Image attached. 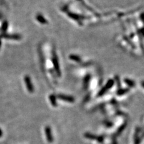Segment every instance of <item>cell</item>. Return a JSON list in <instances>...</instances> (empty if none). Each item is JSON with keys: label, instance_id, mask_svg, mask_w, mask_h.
Segmentation results:
<instances>
[{"label": "cell", "instance_id": "cell-1", "mask_svg": "<svg viewBox=\"0 0 144 144\" xmlns=\"http://www.w3.org/2000/svg\"><path fill=\"white\" fill-rule=\"evenodd\" d=\"M52 62L54 65V67L57 75L58 76H61V70L59 68V61H58V58L57 54H55V52H52Z\"/></svg>", "mask_w": 144, "mask_h": 144}, {"label": "cell", "instance_id": "cell-2", "mask_svg": "<svg viewBox=\"0 0 144 144\" xmlns=\"http://www.w3.org/2000/svg\"><path fill=\"white\" fill-rule=\"evenodd\" d=\"M22 37L21 35L17 34H10L7 33H2L0 35V39L1 38H5L7 40H19L21 39Z\"/></svg>", "mask_w": 144, "mask_h": 144}, {"label": "cell", "instance_id": "cell-3", "mask_svg": "<svg viewBox=\"0 0 144 144\" xmlns=\"http://www.w3.org/2000/svg\"><path fill=\"white\" fill-rule=\"evenodd\" d=\"M24 81L25 83L26 86H27V90H28V92L30 93H34V86H33V84H32L31 79L30 77L28 75L25 76L24 78Z\"/></svg>", "mask_w": 144, "mask_h": 144}, {"label": "cell", "instance_id": "cell-4", "mask_svg": "<svg viewBox=\"0 0 144 144\" xmlns=\"http://www.w3.org/2000/svg\"><path fill=\"white\" fill-rule=\"evenodd\" d=\"M114 80H112V79H110V80H108L107 84H106V85H105V86H104V87L100 91V92L99 93L98 95H99V96H101V95H103V94H105V93H106V92L109 89L111 88L112 87V86L114 85Z\"/></svg>", "mask_w": 144, "mask_h": 144}, {"label": "cell", "instance_id": "cell-5", "mask_svg": "<svg viewBox=\"0 0 144 144\" xmlns=\"http://www.w3.org/2000/svg\"><path fill=\"white\" fill-rule=\"evenodd\" d=\"M57 97L60 100L67 101V102L73 103L74 101V98L70 95H65V94H58L57 95Z\"/></svg>", "mask_w": 144, "mask_h": 144}, {"label": "cell", "instance_id": "cell-6", "mask_svg": "<svg viewBox=\"0 0 144 144\" xmlns=\"http://www.w3.org/2000/svg\"><path fill=\"white\" fill-rule=\"evenodd\" d=\"M45 134H46V136L47 141H48L49 142H50V143H52V142L54 141V137H53L52 135L51 129H50V127L49 126L46 127Z\"/></svg>", "mask_w": 144, "mask_h": 144}, {"label": "cell", "instance_id": "cell-7", "mask_svg": "<svg viewBox=\"0 0 144 144\" xmlns=\"http://www.w3.org/2000/svg\"><path fill=\"white\" fill-rule=\"evenodd\" d=\"M84 136L85 137H87V138L90 139H94V140H97L99 142H103V137H101V136H94V135H91V134L90 133H85L84 135Z\"/></svg>", "mask_w": 144, "mask_h": 144}, {"label": "cell", "instance_id": "cell-8", "mask_svg": "<svg viewBox=\"0 0 144 144\" xmlns=\"http://www.w3.org/2000/svg\"><path fill=\"white\" fill-rule=\"evenodd\" d=\"M67 15L69 16V18L73 19V20H75V21H79L80 20L83 19L84 18H85V17L79 15L78 14H75V13H72V12H68Z\"/></svg>", "mask_w": 144, "mask_h": 144}, {"label": "cell", "instance_id": "cell-9", "mask_svg": "<svg viewBox=\"0 0 144 144\" xmlns=\"http://www.w3.org/2000/svg\"><path fill=\"white\" fill-rule=\"evenodd\" d=\"M36 19H37V21H38V22H40V23L43 25L48 23V21L46 19V18L41 14H37V16H36Z\"/></svg>", "mask_w": 144, "mask_h": 144}, {"label": "cell", "instance_id": "cell-10", "mask_svg": "<svg viewBox=\"0 0 144 144\" xmlns=\"http://www.w3.org/2000/svg\"><path fill=\"white\" fill-rule=\"evenodd\" d=\"M49 100H50V103L54 107H57V97L54 94H50L49 95Z\"/></svg>", "mask_w": 144, "mask_h": 144}, {"label": "cell", "instance_id": "cell-11", "mask_svg": "<svg viewBox=\"0 0 144 144\" xmlns=\"http://www.w3.org/2000/svg\"><path fill=\"white\" fill-rule=\"evenodd\" d=\"M69 58H70L71 60L74 61L76 62H80L81 61V58L79 56L77 55L74 54H72L69 56Z\"/></svg>", "mask_w": 144, "mask_h": 144}, {"label": "cell", "instance_id": "cell-12", "mask_svg": "<svg viewBox=\"0 0 144 144\" xmlns=\"http://www.w3.org/2000/svg\"><path fill=\"white\" fill-rule=\"evenodd\" d=\"M8 23L7 21H4L3 23H2V25H1V31L3 33H5V32L7 31V28H8Z\"/></svg>", "mask_w": 144, "mask_h": 144}, {"label": "cell", "instance_id": "cell-13", "mask_svg": "<svg viewBox=\"0 0 144 144\" xmlns=\"http://www.w3.org/2000/svg\"><path fill=\"white\" fill-rule=\"evenodd\" d=\"M124 82L127 84V85H129V86H130V87H134V86H135V82L133 81V80H131V79H128V78H126V79H124Z\"/></svg>", "mask_w": 144, "mask_h": 144}, {"label": "cell", "instance_id": "cell-14", "mask_svg": "<svg viewBox=\"0 0 144 144\" xmlns=\"http://www.w3.org/2000/svg\"><path fill=\"white\" fill-rule=\"evenodd\" d=\"M128 91H129V89H121V90H119L118 91L117 94L119 95H123V94L127 93Z\"/></svg>", "mask_w": 144, "mask_h": 144}, {"label": "cell", "instance_id": "cell-15", "mask_svg": "<svg viewBox=\"0 0 144 144\" xmlns=\"http://www.w3.org/2000/svg\"><path fill=\"white\" fill-rule=\"evenodd\" d=\"M90 79V75L86 76L85 79H84V86H85V87H86V86H87Z\"/></svg>", "mask_w": 144, "mask_h": 144}, {"label": "cell", "instance_id": "cell-16", "mask_svg": "<svg viewBox=\"0 0 144 144\" xmlns=\"http://www.w3.org/2000/svg\"><path fill=\"white\" fill-rule=\"evenodd\" d=\"M2 131L1 130V129H0V137H2Z\"/></svg>", "mask_w": 144, "mask_h": 144}, {"label": "cell", "instance_id": "cell-17", "mask_svg": "<svg viewBox=\"0 0 144 144\" xmlns=\"http://www.w3.org/2000/svg\"><path fill=\"white\" fill-rule=\"evenodd\" d=\"M141 32H142V35L144 36V28H142V29H141Z\"/></svg>", "mask_w": 144, "mask_h": 144}, {"label": "cell", "instance_id": "cell-18", "mask_svg": "<svg viewBox=\"0 0 144 144\" xmlns=\"http://www.w3.org/2000/svg\"><path fill=\"white\" fill-rule=\"evenodd\" d=\"M141 85H142V86H143V88H144V81L142 82V83H141Z\"/></svg>", "mask_w": 144, "mask_h": 144}, {"label": "cell", "instance_id": "cell-19", "mask_svg": "<svg viewBox=\"0 0 144 144\" xmlns=\"http://www.w3.org/2000/svg\"><path fill=\"white\" fill-rule=\"evenodd\" d=\"M1 39H0V48H1Z\"/></svg>", "mask_w": 144, "mask_h": 144}]
</instances>
